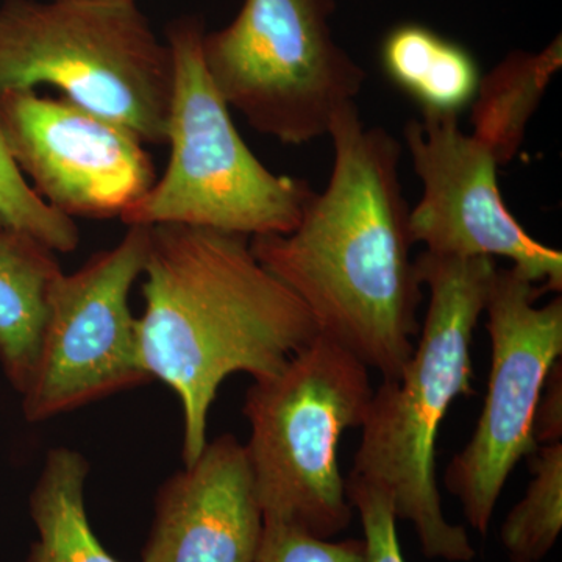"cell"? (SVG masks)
I'll return each mask as SVG.
<instances>
[{
    "mask_svg": "<svg viewBox=\"0 0 562 562\" xmlns=\"http://www.w3.org/2000/svg\"><path fill=\"white\" fill-rule=\"evenodd\" d=\"M0 231L22 233L55 254H72L80 244L76 221L36 194L11 157L0 131Z\"/></svg>",
    "mask_w": 562,
    "mask_h": 562,
    "instance_id": "obj_18",
    "label": "cell"
},
{
    "mask_svg": "<svg viewBox=\"0 0 562 562\" xmlns=\"http://www.w3.org/2000/svg\"><path fill=\"white\" fill-rule=\"evenodd\" d=\"M255 562H366L362 539H322L295 525L262 520Z\"/></svg>",
    "mask_w": 562,
    "mask_h": 562,
    "instance_id": "obj_19",
    "label": "cell"
},
{
    "mask_svg": "<svg viewBox=\"0 0 562 562\" xmlns=\"http://www.w3.org/2000/svg\"><path fill=\"white\" fill-rule=\"evenodd\" d=\"M0 131L36 194L74 221L121 220L158 179L135 133L66 98L2 92Z\"/></svg>",
    "mask_w": 562,
    "mask_h": 562,
    "instance_id": "obj_10",
    "label": "cell"
},
{
    "mask_svg": "<svg viewBox=\"0 0 562 562\" xmlns=\"http://www.w3.org/2000/svg\"><path fill=\"white\" fill-rule=\"evenodd\" d=\"M90 464L79 450L50 449L33 486L29 508L38 539L27 562H122L92 531L85 506Z\"/></svg>",
    "mask_w": 562,
    "mask_h": 562,
    "instance_id": "obj_16",
    "label": "cell"
},
{
    "mask_svg": "<svg viewBox=\"0 0 562 562\" xmlns=\"http://www.w3.org/2000/svg\"><path fill=\"white\" fill-rule=\"evenodd\" d=\"M380 63L422 116H460L472 105L483 77L471 50L417 22H403L386 33Z\"/></svg>",
    "mask_w": 562,
    "mask_h": 562,
    "instance_id": "obj_13",
    "label": "cell"
},
{
    "mask_svg": "<svg viewBox=\"0 0 562 562\" xmlns=\"http://www.w3.org/2000/svg\"><path fill=\"white\" fill-rule=\"evenodd\" d=\"M41 85L124 125L144 144L168 140L171 47L135 0H3L0 94Z\"/></svg>",
    "mask_w": 562,
    "mask_h": 562,
    "instance_id": "obj_4",
    "label": "cell"
},
{
    "mask_svg": "<svg viewBox=\"0 0 562 562\" xmlns=\"http://www.w3.org/2000/svg\"><path fill=\"white\" fill-rule=\"evenodd\" d=\"M143 276L140 361L151 382L179 398L181 458L191 464L209 443L222 383L239 372L276 375L319 331L297 295L257 260L249 236L154 225Z\"/></svg>",
    "mask_w": 562,
    "mask_h": 562,
    "instance_id": "obj_2",
    "label": "cell"
},
{
    "mask_svg": "<svg viewBox=\"0 0 562 562\" xmlns=\"http://www.w3.org/2000/svg\"><path fill=\"white\" fill-rule=\"evenodd\" d=\"M546 294L516 268L497 269L484 313L491 341L486 398L472 438L454 454L446 487L472 530L487 536L503 487L517 462L538 450L536 406L550 369L561 361L562 299Z\"/></svg>",
    "mask_w": 562,
    "mask_h": 562,
    "instance_id": "obj_9",
    "label": "cell"
},
{
    "mask_svg": "<svg viewBox=\"0 0 562 562\" xmlns=\"http://www.w3.org/2000/svg\"><path fill=\"white\" fill-rule=\"evenodd\" d=\"M203 22L169 24L173 90L168 169L125 211L131 225L180 224L236 235H284L297 227L314 191L305 180L266 168L236 131L202 55Z\"/></svg>",
    "mask_w": 562,
    "mask_h": 562,
    "instance_id": "obj_6",
    "label": "cell"
},
{
    "mask_svg": "<svg viewBox=\"0 0 562 562\" xmlns=\"http://www.w3.org/2000/svg\"><path fill=\"white\" fill-rule=\"evenodd\" d=\"M509 562H542V561H522V560H509Z\"/></svg>",
    "mask_w": 562,
    "mask_h": 562,
    "instance_id": "obj_23",
    "label": "cell"
},
{
    "mask_svg": "<svg viewBox=\"0 0 562 562\" xmlns=\"http://www.w3.org/2000/svg\"><path fill=\"white\" fill-rule=\"evenodd\" d=\"M77 2H125V0H77Z\"/></svg>",
    "mask_w": 562,
    "mask_h": 562,
    "instance_id": "obj_22",
    "label": "cell"
},
{
    "mask_svg": "<svg viewBox=\"0 0 562 562\" xmlns=\"http://www.w3.org/2000/svg\"><path fill=\"white\" fill-rule=\"evenodd\" d=\"M562 66V40L541 52L513 50L484 74L473 99V133L494 155L498 166L519 154L532 114Z\"/></svg>",
    "mask_w": 562,
    "mask_h": 562,
    "instance_id": "obj_15",
    "label": "cell"
},
{
    "mask_svg": "<svg viewBox=\"0 0 562 562\" xmlns=\"http://www.w3.org/2000/svg\"><path fill=\"white\" fill-rule=\"evenodd\" d=\"M373 387L368 366L324 335L276 375L254 380L244 401V443L262 520L295 525L322 539L353 519L338 447L361 428Z\"/></svg>",
    "mask_w": 562,
    "mask_h": 562,
    "instance_id": "obj_5",
    "label": "cell"
},
{
    "mask_svg": "<svg viewBox=\"0 0 562 562\" xmlns=\"http://www.w3.org/2000/svg\"><path fill=\"white\" fill-rule=\"evenodd\" d=\"M531 457V482L501 528L509 560L543 561L562 531V442L539 446Z\"/></svg>",
    "mask_w": 562,
    "mask_h": 562,
    "instance_id": "obj_17",
    "label": "cell"
},
{
    "mask_svg": "<svg viewBox=\"0 0 562 562\" xmlns=\"http://www.w3.org/2000/svg\"><path fill=\"white\" fill-rule=\"evenodd\" d=\"M61 273L49 247L32 236L0 231V366L18 394L31 380L47 301Z\"/></svg>",
    "mask_w": 562,
    "mask_h": 562,
    "instance_id": "obj_14",
    "label": "cell"
},
{
    "mask_svg": "<svg viewBox=\"0 0 562 562\" xmlns=\"http://www.w3.org/2000/svg\"><path fill=\"white\" fill-rule=\"evenodd\" d=\"M261 535L246 449L222 435L158 491L140 562H255Z\"/></svg>",
    "mask_w": 562,
    "mask_h": 562,
    "instance_id": "obj_12",
    "label": "cell"
},
{
    "mask_svg": "<svg viewBox=\"0 0 562 562\" xmlns=\"http://www.w3.org/2000/svg\"><path fill=\"white\" fill-rule=\"evenodd\" d=\"M149 238L150 227L131 225L116 246L55 281L35 366L21 394L25 420H50L151 382L131 310Z\"/></svg>",
    "mask_w": 562,
    "mask_h": 562,
    "instance_id": "obj_8",
    "label": "cell"
},
{
    "mask_svg": "<svg viewBox=\"0 0 562 562\" xmlns=\"http://www.w3.org/2000/svg\"><path fill=\"white\" fill-rule=\"evenodd\" d=\"M403 133L424 184L409 211L412 243L439 257L508 258L543 291L561 292L562 254L532 239L506 209L492 151L458 117L422 116Z\"/></svg>",
    "mask_w": 562,
    "mask_h": 562,
    "instance_id": "obj_11",
    "label": "cell"
},
{
    "mask_svg": "<svg viewBox=\"0 0 562 562\" xmlns=\"http://www.w3.org/2000/svg\"><path fill=\"white\" fill-rule=\"evenodd\" d=\"M333 11L335 0H244L227 27L205 32L203 63L228 109L291 146L327 136L366 80L333 38Z\"/></svg>",
    "mask_w": 562,
    "mask_h": 562,
    "instance_id": "obj_7",
    "label": "cell"
},
{
    "mask_svg": "<svg viewBox=\"0 0 562 562\" xmlns=\"http://www.w3.org/2000/svg\"><path fill=\"white\" fill-rule=\"evenodd\" d=\"M346 490L351 508L360 516L366 562H406L390 495L380 487L353 479H346Z\"/></svg>",
    "mask_w": 562,
    "mask_h": 562,
    "instance_id": "obj_20",
    "label": "cell"
},
{
    "mask_svg": "<svg viewBox=\"0 0 562 562\" xmlns=\"http://www.w3.org/2000/svg\"><path fill=\"white\" fill-rule=\"evenodd\" d=\"M532 436L538 446L562 442V364L550 369L538 406H536Z\"/></svg>",
    "mask_w": 562,
    "mask_h": 562,
    "instance_id": "obj_21",
    "label": "cell"
},
{
    "mask_svg": "<svg viewBox=\"0 0 562 562\" xmlns=\"http://www.w3.org/2000/svg\"><path fill=\"white\" fill-rule=\"evenodd\" d=\"M333 169L297 227L250 238L257 260L316 322L317 331L383 380H397L419 335L424 292L409 257V210L398 165L402 146L366 127L357 103L333 117Z\"/></svg>",
    "mask_w": 562,
    "mask_h": 562,
    "instance_id": "obj_1",
    "label": "cell"
},
{
    "mask_svg": "<svg viewBox=\"0 0 562 562\" xmlns=\"http://www.w3.org/2000/svg\"><path fill=\"white\" fill-rule=\"evenodd\" d=\"M414 262L430 291L419 344L402 375L373 390L347 479L390 495L395 517L413 525L425 558L472 562L476 549L468 530L443 513L436 441L450 405L472 395L473 331L498 268L490 257H439L430 251H422Z\"/></svg>",
    "mask_w": 562,
    "mask_h": 562,
    "instance_id": "obj_3",
    "label": "cell"
}]
</instances>
